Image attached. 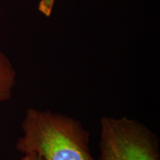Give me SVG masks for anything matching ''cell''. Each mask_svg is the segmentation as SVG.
Returning <instances> with one entry per match:
<instances>
[{
  "label": "cell",
  "mask_w": 160,
  "mask_h": 160,
  "mask_svg": "<svg viewBox=\"0 0 160 160\" xmlns=\"http://www.w3.org/2000/svg\"><path fill=\"white\" fill-rule=\"evenodd\" d=\"M99 160H159V139L135 119L102 117Z\"/></svg>",
  "instance_id": "cell-2"
},
{
  "label": "cell",
  "mask_w": 160,
  "mask_h": 160,
  "mask_svg": "<svg viewBox=\"0 0 160 160\" xmlns=\"http://www.w3.org/2000/svg\"><path fill=\"white\" fill-rule=\"evenodd\" d=\"M17 151L44 160H96L89 149L90 133L79 120L51 110L26 111Z\"/></svg>",
  "instance_id": "cell-1"
},
{
  "label": "cell",
  "mask_w": 160,
  "mask_h": 160,
  "mask_svg": "<svg viewBox=\"0 0 160 160\" xmlns=\"http://www.w3.org/2000/svg\"><path fill=\"white\" fill-rule=\"evenodd\" d=\"M20 160H44L39 155L35 153H28L24 154V157Z\"/></svg>",
  "instance_id": "cell-5"
},
{
  "label": "cell",
  "mask_w": 160,
  "mask_h": 160,
  "mask_svg": "<svg viewBox=\"0 0 160 160\" xmlns=\"http://www.w3.org/2000/svg\"><path fill=\"white\" fill-rule=\"evenodd\" d=\"M16 82V72L9 60L0 53V104L8 100Z\"/></svg>",
  "instance_id": "cell-3"
},
{
  "label": "cell",
  "mask_w": 160,
  "mask_h": 160,
  "mask_svg": "<svg viewBox=\"0 0 160 160\" xmlns=\"http://www.w3.org/2000/svg\"><path fill=\"white\" fill-rule=\"evenodd\" d=\"M54 1L55 0H41L39 5V11L46 17H49L51 14Z\"/></svg>",
  "instance_id": "cell-4"
}]
</instances>
